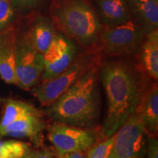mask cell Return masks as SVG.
Here are the masks:
<instances>
[{
    "label": "cell",
    "mask_w": 158,
    "mask_h": 158,
    "mask_svg": "<svg viewBox=\"0 0 158 158\" xmlns=\"http://www.w3.org/2000/svg\"><path fill=\"white\" fill-rule=\"evenodd\" d=\"M63 31L84 45H93L100 39L102 26L94 11L81 0H70L54 11Z\"/></svg>",
    "instance_id": "3957f363"
},
{
    "label": "cell",
    "mask_w": 158,
    "mask_h": 158,
    "mask_svg": "<svg viewBox=\"0 0 158 158\" xmlns=\"http://www.w3.org/2000/svg\"><path fill=\"white\" fill-rule=\"evenodd\" d=\"M42 116H28L19 118L2 130L0 135L29 138L35 145L40 147L43 145V133L45 129V122Z\"/></svg>",
    "instance_id": "8fae6325"
},
{
    "label": "cell",
    "mask_w": 158,
    "mask_h": 158,
    "mask_svg": "<svg viewBox=\"0 0 158 158\" xmlns=\"http://www.w3.org/2000/svg\"><path fill=\"white\" fill-rule=\"evenodd\" d=\"M140 59L144 71L149 76L157 81L158 78V30L146 35L141 46Z\"/></svg>",
    "instance_id": "2e32d148"
},
{
    "label": "cell",
    "mask_w": 158,
    "mask_h": 158,
    "mask_svg": "<svg viewBox=\"0 0 158 158\" xmlns=\"http://www.w3.org/2000/svg\"><path fill=\"white\" fill-rule=\"evenodd\" d=\"M40 0H10L13 8L23 9L36 5Z\"/></svg>",
    "instance_id": "7402d4cb"
},
{
    "label": "cell",
    "mask_w": 158,
    "mask_h": 158,
    "mask_svg": "<svg viewBox=\"0 0 158 158\" xmlns=\"http://www.w3.org/2000/svg\"><path fill=\"white\" fill-rule=\"evenodd\" d=\"M98 66L81 77L43 113L56 122L84 127L92 125L99 113Z\"/></svg>",
    "instance_id": "7a4b0ae2"
},
{
    "label": "cell",
    "mask_w": 158,
    "mask_h": 158,
    "mask_svg": "<svg viewBox=\"0 0 158 158\" xmlns=\"http://www.w3.org/2000/svg\"><path fill=\"white\" fill-rule=\"evenodd\" d=\"M2 111L0 117V133L12 122L28 116H43V112L28 102L14 99H1Z\"/></svg>",
    "instance_id": "9a60e30c"
},
{
    "label": "cell",
    "mask_w": 158,
    "mask_h": 158,
    "mask_svg": "<svg viewBox=\"0 0 158 158\" xmlns=\"http://www.w3.org/2000/svg\"><path fill=\"white\" fill-rule=\"evenodd\" d=\"M147 133L136 111L116 132L115 138L108 158H139L145 147Z\"/></svg>",
    "instance_id": "52a82bcc"
},
{
    "label": "cell",
    "mask_w": 158,
    "mask_h": 158,
    "mask_svg": "<svg viewBox=\"0 0 158 158\" xmlns=\"http://www.w3.org/2000/svg\"><path fill=\"white\" fill-rule=\"evenodd\" d=\"M21 158H30V157H29L28 155H27V156H25V157H21Z\"/></svg>",
    "instance_id": "d4e9b609"
},
{
    "label": "cell",
    "mask_w": 158,
    "mask_h": 158,
    "mask_svg": "<svg viewBox=\"0 0 158 158\" xmlns=\"http://www.w3.org/2000/svg\"><path fill=\"white\" fill-rule=\"evenodd\" d=\"M100 77L108 102L101 131L107 138L114 135L135 112L146 93L145 83L141 73L120 62L105 64Z\"/></svg>",
    "instance_id": "6da1fadb"
},
{
    "label": "cell",
    "mask_w": 158,
    "mask_h": 158,
    "mask_svg": "<svg viewBox=\"0 0 158 158\" xmlns=\"http://www.w3.org/2000/svg\"><path fill=\"white\" fill-rule=\"evenodd\" d=\"M48 138L56 153L84 152L90 149L98 141L93 130L56 122L50 128Z\"/></svg>",
    "instance_id": "ba28073f"
},
{
    "label": "cell",
    "mask_w": 158,
    "mask_h": 158,
    "mask_svg": "<svg viewBox=\"0 0 158 158\" xmlns=\"http://www.w3.org/2000/svg\"><path fill=\"white\" fill-rule=\"evenodd\" d=\"M77 48L70 40L56 34L50 46L43 54L44 70L40 79L42 83L56 78L68 68L76 58Z\"/></svg>",
    "instance_id": "9c48e42d"
},
{
    "label": "cell",
    "mask_w": 158,
    "mask_h": 158,
    "mask_svg": "<svg viewBox=\"0 0 158 158\" xmlns=\"http://www.w3.org/2000/svg\"><path fill=\"white\" fill-rule=\"evenodd\" d=\"M115 135L106 138L100 143H95L87 150V158H108L111 151Z\"/></svg>",
    "instance_id": "d6986e66"
},
{
    "label": "cell",
    "mask_w": 158,
    "mask_h": 158,
    "mask_svg": "<svg viewBox=\"0 0 158 158\" xmlns=\"http://www.w3.org/2000/svg\"><path fill=\"white\" fill-rule=\"evenodd\" d=\"M56 156L57 158H87L83 152H73L64 154L56 153Z\"/></svg>",
    "instance_id": "cb8c5ba5"
},
{
    "label": "cell",
    "mask_w": 158,
    "mask_h": 158,
    "mask_svg": "<svg viewBox=\"0 0 158 158\" xmlns=\"http://www.w3.org/2000/svg\"><path fill=\"white\" fill-rule=\"evenodd\" d=\"M143 122L147 133L155 136L158 129V88L155 84L146 92L135 110Z\"/></svg>",
    "instance_id": "4fadbf2b"
},
{
    "label": "cell",
    "mask_w": 158,
    "mask_h": 158,
    "mask_svg": "<svg viewBox=\"0 0 158 158\" xmlns=\"http://www.w3.org/2000/svg\"><path fill=\"white\" fill-rule=\"evenodd\" d=\"M43 70V56L33 46L27 34L19 35L15 56L16 85L29 89L37 84Z\"/></svg>",
    "instance_id": "8992f818"
},
{
    "label": "cell",
    "mask_w": 158,
    "mask_h": 158,
    "mask_svg": "<svg viewBox=\"0 0 158 158\" xmlns=\"http://www.w3.org/2000/svg\"><path fill=\"white\" fill-rule=\"evenodd\" d=\"M13 16V7L10 0H0V30L10 22Z\"/></svg>",
    "instance_id": "ffe728a7"
},
{
    "label": "cell",
    "mask_w": 158,
    "mask_h": 158,
    "mask_svg": "<svg viewBox=\"0 0 158 158\" xmlns=\"http://www.w3.org/2000/svg\"><path fill=\"white\" fill-rule=\"evenodd\" d=\"M131 19L146 34L157 29L158 0H127Z\"/></svg>",
    "instance_id": "7c38bea8"
},
{
    "label": "cell",
    "mask_w": 158,
    "mask_h": 158,
    "mask_svg": "<svg viewBox=\"0 0 158 158\" xmlns=\"http://www.w3.org/2000/svg\"><path fill=\"white\" fill-rule=\"evenodd\" d=\"M30 151L29 144L23 142L0 140V158H21Z\"/></svg>",
    "instance_id": "ac0fdd59"
},
{
    "label": "cell",
    "mask_w": 158,
    "mask_h": 158,
    "mask_svg": "<svg viewBox=\"0 0 158 158\" xmlns=\"http://www.w3.org/2000/svg\"><path fill=\"white\" fill-rule=\"evenodd\" d=\"M19 36V29L13 24L0 30V77L10 84H16L15 68Z\"/></svg>",
    "instance_id": "30bf717a"
},
{
    "label": "cell",
    "mask_w": 158,
    "mask_h": 158,
    "mask_svg": "<svg viewBox=\"0 0 158 158\" xmlns=\"http://www.w3.org/2000/svg\"><path fill=\"white\" fill-rule=\"evenodd\" d=\"M95 66H98L95 56L90 54L83 55L75 59L72 64L56 78L35 86L31 92L43 106H50L81 77Z\"/></svg>",
    "instance_id": "277c9868"
},
{
    "label": "cell",
    "mask_w": 158,
    "mask_h": 158,
    "mask_svg": "<svg viewBox=\"0 0 158 158\" xmlns=\"http://www.w3.org/2000/svg\"><path fill=\"white\" fill-rule=\"evenodd\" d=\"M100 19L105 26L122 24L131 19L127 0H96Z\"/></svg>",
    "instance_id": "5bb4252c"
},
{
    "label": "cell",
    "mask_w": 158,
    "mask_h": 158,
    "mask_svg": "<svg viewBox=\"0 0 158 158\" xmlns=\"http://www.w3.org/2000/svg\"><path fill=\"white\" fill-rule=\"evenodd\" d=\"M33 46L43 54L54 38L56 32L53 25L45 19H38L27 33Z\"/></svg>",
    "instance_id": "e0dca14e"
},
{
    "label": "cell",
    "mask_w": 158,
    "mask_h": 158,
    "mask_svg": "<svg viewBox=\"0 0 158 158\" xmlns=\"http://www.w3.org/2000/svg\"><path fill=\"white\" fill-rule=\"evenodd\" d=\"M30 158H54L48 150L44 149L41 151H31L27 155Z\"/></svg>",
    "instance_id": "603a6c76"
},
{
    "label": "cell",
    "mask_w": 158,
    "mask_h": 158,
    "mask_svg": "<svg viewBox=\"0 0 158 158\" xmlns=\"http://www.w3.org/2000/svg\"><path fill=\"white\" fill-rule=\"evenodd\" d=\"M146 32L133 19L102 29L100 38L104 52L110 56H127L141 48Z\"/></svg>",
    "instance_id": "5b68a950"
},
{
    "label": "cell",
    "mask_w": 158,
    "mask_h": 158,
    "mask_svg": "<svg viewBox=\"0 0 158 158\" xmlns=\"http://www.w3.org/2000/svg\"><path fill=\"white\" fill-rule=\"evenodd\" d=\"M147 158H158V142L153 135L147 139Z\"/></svg>",
    "instance_id": "44dd1931"
}]
</instances>
